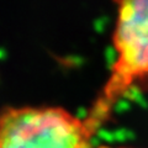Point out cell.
I'll list each match as a JSON object with an SVG mask.
<instances>
[{
    "mask_svg": "<svg viewBox=\"0 0 148 148\" xmlns=\"http://www.w3.org/2000/svg\"><path fill=\"white\" fill-rule=\"evenodd\" d=\"M116 21L112 43L116 52L106 96H115L133 84L148 80V0H114Z\"/></svg>",
    "mask_w": 148,
    "mask_h": 148,
    "instance_id": "obj_2",
    "label": "cell"
},
{
    "mask_svg": "<svg viewBox=\"0 0 148 148\" xmlns=\"http://www.w3.org/2000/svg\"><path fill=\"white\" fill-rule=\"evenodd\" d=\"M86 123L59 108H10L0 114V148H86Z\"/></svg>",
    "mask_w": 148,
    "mask_h": 148,
    "instance_id": "obj_1",
    "label": "cell"
}]
</instances>
